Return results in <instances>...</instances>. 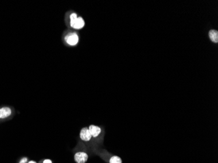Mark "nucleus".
I'll return each mask as SVG.
<instances>
[{
    "instance_id": "obj_1",
    "label": "nucleus",
    "mask_w": 218,
    "mask_h": 163,
    "mask_svg": "<svg viewBox=\"0 0 218 163\" xmlns=\"http://www.w3.org/2000/svg\"><path fill=\"white\" fill-rule=\"evenodd\" d=\"M66 24L75 30H80L85 26V21L83 18L78 16L74 11H69L65 15Z\"/></svg>"
},
{
    "instance_id": "obj_5",
    "label": "nucleus",
    "mask_w": 218,
    "mask_h": 163,
    "mask_svg": "<svg viewBox=\"0 0 218 163\" xmlns=\"http://www.w3.org/2000/svg\"><path fill=\"white\" fill-rule=\"evenodd\" d=\"M74 159L77 163H86L88 159V155L86 152L79 151L74 154Z\"/></svg>"
},
{
    "instance_id": "obj_8",
    "label": "nucleus",
    "mask_w": 218,
    "mask_h": 163,
    "mask_svg": "<svg viewBox=\"0 0 218 163\" xmlns=\"http://www.w3.org/2000/svg\"><path fill=\"white\" fill-rule=\"evenodd\" d=\"M109 163H122V161L120 157L114 155L110 158Z\"/></svg>"
},
{
    "instance_id": "obj_2",
    "label": "nucleus",
    "mask_w": 218,
    "mask_h": 163,
    "mask_svg": "<svg viewBox=\"0 0 218 163\" xmlns=\"http://www.w3.org/2000/svg\"><path fill=\"white\" fill-rule=\"evenodd\" d=\"M79 36L77 33L74 31H65L62 36V41L65 45L68 46H75L79 42Z\"/></svg>"
},
{
    "instance_id": "obj_9",
    "label": "nucleus",
    "mask_w": 218,
    "mask_h": 163,
    "mask_svg": "<svg viewBox=\"0 0 218 163\" xmlns=\"http://www.w3.org/2000/svg\"><path fill=\"white\" fill-rule=\"evenodd\" d=\"M28 159L27 157H23L20 159V161H19V163H27Z\"/></svg>"
},
{
    "instance_id": "obj_7",
    "label": "nucleus",
    "mask_w": 218,
    "mask_h": 163,
    "mask_svg": "<svg viewBox=\"0 0 218 163\" xmlns=\"http://www.w3.org/2000/svg\"><path fill=\"white\" fill-rule=\"evenodd\" d=\"M208 35H209V37L210 40L214 43H217L218 42V31L217 30H211L209 33H208Z\"/></svg>"
},
{
    "instance_id": "obj_6",
    "label": "nucleus",
    "mask_w": 218,
    "mask_h": 163,
    "mask_svg": "<svg viewBox=\"0 0 218 163\" xmlns=\"http://www.w3.org/2000/svg\"><path fill=\"white\" fill-rule=\"evenodd\" d=\"M88 129L92 138H98L102 133V129L100 127L94 125H89Z\"/></svg>"
},
{
    "instance_id": "obj_10",
    "label": "nucleus",
    "mask_w": 218,
    "mask_h": 163,
    "mask_svg": "<svg viewBox=\"0 0 218 163\" xmlns=\"http://www.w3.org/2000/svg\"><path fill=\"white\" fill-rule=\"evenodd\" d=\"M43 163H53V161L50 159H45L43 161Z\"/></svg>"
},
{
    "instance_id": "obj_3",
    "label": "nucleus",
    "mask_w": 218,
    "mask_h": 163,
    "mask_svg": "<svg viewBox=\"0 0 218 163\" xmlns=\"http://www.w3.org/2000/svg\"><path fill=\"white\" fill-rule=\"evenodd\" d=\"M13 109L7 106L0 108V120H5L11 117L13 114Z\"/></svg>"
},
{
    "instance_id": "obj_11",
    "label": "nucleus",
    "mask_w": 218,
    "mask_h": 163,
    "mask_svg": "<svg viewBox=\"0 0 218 163\" xmlns=\"http://www.w3.org/2000/svg\"><path fill=\"white\" fill-rule=\"evenodd\" d=\"M27 163H37V162L35 161H30L28 162Z\"/></svg>"
},
{
    "instance_id": "obj_4",
    "label": "nucleus",
    "mask_w": 218,
    "mask_h": 163,
    "mask_svg": "<svg viewBox=\"0 0 218 163\" xmlns=\"http://www.w3.org/2000/svg\"><path fill=\"white\" fill-rule=\"evenodd\" d=\"M80 138L85 142H88L92 140L93 138L89 132L88 127H84L81 129L80 132Z\"/></svg>"
}]
</instances>
